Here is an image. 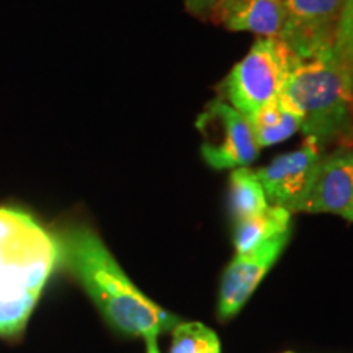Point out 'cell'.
I'll return each mask as SVG.
<instances>
[{"label": "cell", "mask_w": 353, "mask_h": 353, "mask_svg": "<svg viewBox=\"0 0 353 353\" xmlns=\"http://www.w3.org/2000/svg\"><path fill=\"white\" fill-rule=\"evenodd\" d=\"M59 263L77 278L113 327L130 335L149 337L174 329L180 319L157 306L136 288L107 245L85 226L59 234Z\"/></svg>", "instance_id": "1"}, {"label": "cell", "mask_w": 353, "mask_h": 353, "mask_svg": "<svg viewBox=\"0 0 353 353\" xmlns=\"http://www.w3.org/2000/svg\"><path fill=\"white\" fill-rule=\"evenodd\" d=\"M59 263V242L32 214L0 208V335H15Z\"/></svg>", "instance_id": "2"}, {"label": "cell", "mask_w": 353, "mask_h": 353, "mask_svg": "<svg viewBox=\"0 0 353 353\" xmlns=\"http://www.w3.org/2000/svg\"><path fill=\"white\" fill-rule=\"evenodd\" d=\"M283 94L301 114V130L324 151L353 148V83L329 59L298 61Z\"/></svg>", "instance_id": "3"}, {"label": "cell", "mask_w": 353, "mask_h": 353, "mask_svg": "<svg viewBox=\"0 0 353 353\" xmlns=\"http://www.w3.org/2000/svg\"><path fill=\"white\" fill-rule=\"evenodd\" d=\"M296 63L298 57L281 39L259 38L219 85L221 95L250 120L283 92Z\"/></svg>", "instance_id": "4"}, {"label": "cell", "mask_w": 353, "mask_h": 353, "mask_svg": "<svg viewBox=\"0 0 353 353\" xmlns=\"http://www.w3.org/2000/svg\"><path fill=\"white\" fill-rule=\"evenodd\" d=\"M196 130L203 139V159L216 170L247 167L259 157L250 121L224 99L206 105L196 118Z\"/></svg>", "instance_id": "5"}, {"label": "cell", "mask_w": 353, "mask_h": 353, "mask_svg": "<svg viewBox=\"0 0 353 353\" xmlns=\"http://www.w3.org/2000/svg\"><path fill=\"white\" fill-rule=\"evenodd\" d=\"M280 39L298 61L334 57L343 0H285Z\"/></svg>", "instance_id": "6"}, {"label": "cell", "mask_w": 353, "mask_h": 353, "mask_svg": "<svg viewBox=\"0 0 353 353\" xmlns=\"http://www.w3.org/2000/svg\"><path fill=\"white\" fill-rule=\"evenodd\" d=\"M288 211L337 214L353 223V148L322 154L306 193Z\"/></svg>", "instance_id": "7"}, {"label": "cell", "mask_w": 353, "mask_h": 353, "mask_svg": "<svg viewBox=\"0 0 353 353\" xmlns=\"http://www.w3.org/2000/svg\"><path fill=\"white\" fill-rule=\"evenodd\" d=\"M290 237L291 231L262 242L249 252L236 254L221 280L218 303L221 319H231L241 311L288 245Z\"/></svg>", "instance_id": "8"}, {"label": "cell", "mask_w": 353, "mask_h": 353, "mask_svg": "<svg viewBox=\"0 0 353 353\" xmlns=\"http://www.w3.org/2000/svg\"><path fill=\"white\" fill-rule=\"evenodd\" d=\"M325 151L312 138H306L296 151L273 159L255 172L262 183L268 205L290 210L311 183L312 175Z\"/></svg>", "instance_id": "9"}, {"label": "cell", "mask_w": 353, "mask_h": 353, "mask_svg": "<svg viewBox=\"0 0 353 353\" xmlns=\"http://www.w3.org/2000/svg\"><path fill=\"white\" fill-rule=\"evenodd\" d=\"M285 13V0H221L210 20L231 32L280 39Z\"/></svg>", "instance_id": "10"}, {"label": "cell", "mask_w": 353, "mask_h": 353, "mask_svg": "<svg viewBox=\"0 0 353 353\" xmlns=\"http://www.w3.org/2000/svg\"><path fill=\"white\" fill-rule=\"evenodd\" d=\"M259 148L283 143L301 130V114L283 92L250 118Z\"/></svg>", "instance_id": "11"}, {"label": "cell", "mask_w": 353, "mask_h": 353, "mask_svg": "<svg viewBox=\"0 0 353 353\" xmlns=\"http://www.w3.org/2000/svg\"><path fill=\"white\" fill-rule=\"evenodd\" d=\"M291 231V213L281 206L270 205L263 213L252 218L237 221L234 229V247L236 254L252 250L265 241Z\"/></svg>", "instance_id": "12"}, {"label": "cell", "mask_w": 353, "mask_h": 353, "mask_svg": "<svg viewBox=\"0 0 353 353\" xmlns=\"http://www.w3.org/2000/svg\"><path fill=\"white\" fill-rule=\"evenodd\" d=\"M262 183L259 182L255 172L247 167L232 169L229 179V210L234 221H244L263 213L268 208Z\"/></svg>", "instance_id": "13"}, {"label": "cell", "mask_w": 353, "mask_h": 353, "mask_svg": "<svg viewBox=\"0 0 353 353\" xmlns=\"http://www.w3.org/2000/svg\"><path fill=\"white\" fill-rule=\"evenodd\" d=\"M219 339L214 330L200 322H179L172 334L170 353H219Z\"/></svg>", "instance_id": "14"}, {"label": "cell", "mask_w": 353, "mask_h": 353, "mask_svg": "<svg viewBox=\"0 0 353 353\" xmlns=\"http://www.w3.org/2000/svg\"><path fill=\"white\" fill-rule=\"evenodd\" d=\"M334 61L353 83V0H343L341 23L334 44Z\"/></svg>", "instance_id": "15"}, {"label": "cell", "mask_w": 353, "mask_h": 353, "mask_svg": "<svg viewBox=\"0 0 353 353\" xmlns=\"http://www.w3.org/2000/svg\"><path fill=\"white\" fill-rule=\"evenodd\" d=\"M221 0H185V8L198 20H210Z\"/></svg>", "instance_id": "16"}, {"label": "cell", "mask_w": 353, "mask_h": 353, "mask_svg": "<svg viewBox=\"0 0 353 353\" xmlns=\"http://www.w3.org/2000/svg\"><path fill=\"white\" fill-rule=\"evenodd\" d=\"M145 345H148V353H159L157 342H156V337H154V335L145 337Z\"/></svg>", "instance_id": "17"}, {"label": "cell", "mask_w": 353, "mask_h": 353, "mask_svg": "<svg viewBox=\"0 0 353 353\" xmlns=\"http://www.w3.org/2000/svg\"><path fill=\"white\" fill-rule=\"evenodd\" d=\"M285 353H294V352H285Z\"/></svg>", "instance_id": "18"}]
</instances>
